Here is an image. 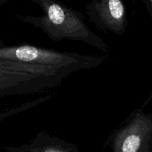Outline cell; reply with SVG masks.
Here are the masks:
<instances>
[{
  "label": "cell",
  "mask_w": 152,
  "mask_h": 152,
  "mask_svg": "<svg viewBox=\"0 0 152 152\" xmlns=\"http://www.w3.org/2000/svg\"><path fill=\"white\" fill-rule=\"evenodd\" d=\"M0 57L4 62L48 67L71 74L76 71L95 68L104 62L102 56L58 51L31 45L7 48L0 51Z\"/></svg>",
  "instance_id": "obj_2"
},
{
  "label": "cell",
  "mask_w": 152,
  "mask_h": 152,
  "mask_svg": "<svg viewBox=\"0 0 152 152\" xmlns=\"http://www.w3.org/2000/svg\"><path fill=\"white\" fill-rule=\"evenodd\" d=\"M142 1H143L144 4L147 7V9H148L152 18V0H142Z\"/></svg>",
  "instance_id": "obj_6"
},
{
  "label": "cell",
  "mask_w": 152,
  "mask_h": 152,
  "mask_svg": "<svg viewBox=\"0 0 152 152\" xmlns=\"http://www.w3.org/2000/svg\"><path fill=\"white\" fill-rule=\"evenodd\" d=\"M89 19L100 31L122 37L128 25L123 0H92L86 5Z\"/></svg>",
  "instance_id": "obj_4"
},
{
  "label": "cell",
  "mask_w": 152,
  "mask_h": 152,
  "mask_svg": "<svg viewBox=\"0 0 152 152\" xmlns=\"http://www.w3.org/2000/svg\"><path fill=\"white\" fill-rule=\"evenodd\" d=\"M111 152H152V114L137 111L112 135Z\"/></svg>",
  "instance_id": "obj_3"
},
{
  "label": "cell",
  "mask_w": 152,
  "mask_h": 152,
  "mask_svg": "<svg viewBox=\"0 0 152 152\" xmlns=\"http://www.w3.org/2000/svg\"><path fill=\"white\" fill-rule=\"evenodd\" d=\"M16 152H77L71 143L48 134L39 132L32 142L16 148Z\"/></svg>",
  "instance_id": "obj_5"
},
{
  "label": "cell",
  "mask_w": 152,
  "mask_h": 152,
  "mask_svg": "<svg viewBox=\"0 0 152 152\" xmlns=\"http://www.w3.org/2000/svg\"><path fill=\"white\" fill-rule=\"evenodd\" d=\"M42 8L40 16L18 14L19 20L34 25L55 42L62 39L80 41L108 53L109 47L105 40L88 28L80 11L56 0H29Z\"/></svg>",
  "instance_id": "obj_1"
}]
</instances>
